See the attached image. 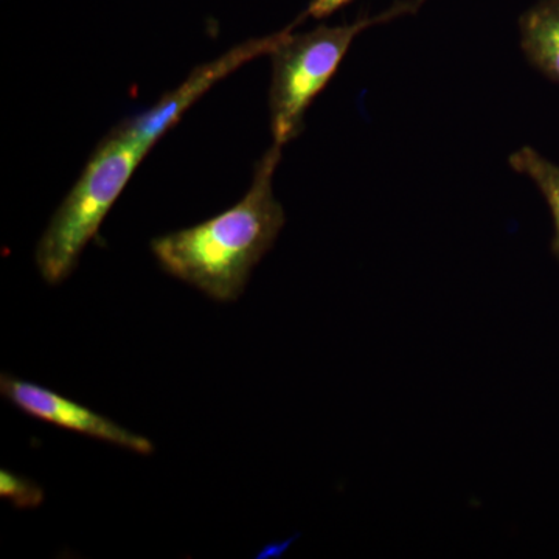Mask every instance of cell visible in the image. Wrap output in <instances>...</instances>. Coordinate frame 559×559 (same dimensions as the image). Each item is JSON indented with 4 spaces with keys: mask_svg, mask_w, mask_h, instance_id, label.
Returning a JSON list of instances; mask_svg holds the SVG:
<instances>
[{
    "mask_svg": "<svg viewBox=\"0 0 559 559\" xmlns=\"http://www.w3.org/2000/svg\"><path fill=\"white\" fill-rule=\"evenodd\" d=\"M521 47L539 72L559 83V0H539L520 17Z\"/></svg>",
    "mask_w": 559,
    "mask_h": 559,
    "instance_id": "6",
    "label": "cell"
},
{
    "mask_svg": "<svg viewBox=\"0 0 559 559\" xmlns=\"http://www.w3.org/2000/svg\"><path fill=\"white\" fill-rule=\"evenodd\" d=\"M425 0H404L377 16L360 17L352 24L293 33L271 51L272 83L270 110L275 145L283 146L304 130L312 100L333 79L353 40L367 28L415 13Z\"/></svg>",
    "mask_w": 559,
    "mask_h": 559,
    "instance_id": "3",
    "label": "cell"
},
{
    "mask_svg": "<svg viewBox=\"0 0 559 559\" xmlns=\"http://www.w3.org/2000/svg\"><path fill=\"white\" fill-rule=\"evenodd\" d=\"M510 167L532 180L549 205L555 229L551 249L559 260V165L532 146H524L511 154Z\"/></svg>",
    "mask_w": 559,
    "mask_h": 559,
    "instance_id": "7",
    "label": "cell"
},
{
    "mask_svg": "<svg viewBox=\"0 0 559 559\" xmlns=\"http://www.w3.org/2000/svg\"><path fill=\"white\" fill-rule=\"evenodd\" d=\"M349 2H352V0H312L305 16H311L314 17V20H323V17L336 13L337 10L347 5Z\"/></svg>",
    "mask_w": 559,
    "mask_h": 559,
    "instance_id": "9",
    "label": "cell"
},
{
    "mask_svg": "<svg viewBox=\"0 0 559 559\" xmlns=\"http://www.w3.org/2000/svg\"><path fill=\"white\" fill-rule=\"evenodd\" d=\"M286 31H288V28H286ZM286 31L266 36V38L248 40V43L234 47V49L227 51L226 55L219 57L218 60L200 66V68L191 72L189 79L183 81L178 90L171 92V94L165 95L162 100L157 102L156 106L145 110V112L139 114L134 119L123 121L116 130L153 148L157 140H159L165 132L171 130V128L178 123L180 117L183 116V112H186L194 102L200 100L202 95H204L213 84L218 83L219 80H223L224 76L229 75V73L240 68V66L246 64V62L252 61L253 58L266 53L271 55V51L278 46L280 40L285 38Z\"/></svg>",
    "mask_w": 559,
    "mask_h": 559,
    "instance_id": "4",
    "label": "cell"
},
{
    "mask_svg": "<svg viewBox=\"0 0 559 559\" xmlns=\"http://www.w3.org/2000/svg\"><path fill=\"white\" fill-rule=\"evenodd\" d=\"M0 496L20 509H35L44 502V491L38 484L9 469L0 471Z\"/></svg>",
    "mask_w": 559,
    "mask_h": 559,
    "instance_id": "8",
    "label": "cell"
},
{
    "mask_svg": "<svg viewBox=\"0 0 559 559\" xmlns=\"http://www.w3.org/2000/svg\"><path fill=\"white\" fill-rule=\"evenodd\" d=\"M150 150L114 130L94 151L36 248L40 277L49 285H60L75 270L81 252L98 234L103 219Z\"/></svg>",
    "mask_w": 559,
    "mask_h": 559,
    "instance_id": "2",
    "label": "cell"
},
{
    "mask_svg": "<svg viewBox=\"0 0 559 559\" xmlns=\"http://www.w3.org/2000/svg\"><path fill=\"white\" fill-rule=\"evenodd\" d=\"M0 392L17 409L33 418L40 419V421L116 444V447L138 452V454L150 455L154 452V444L145 437L121 428L112 419L103 417L97 412L91 411L90 407L64 399L53 390L43 388L35 382L20 380L10 373H2Z\"/></svg>",
    "mask_w": 559,
    "mask_h": 559,
    "instance_id": "5",
    "label": "cell"
},
{
    "mask_svg": "<svg viewBox=\"0 0 559 559\" xmlns=\"http://www.w3.org/2000/svg\"><path fill=\"white\" fill-rule=\"evenodd\" d=\"M280 157L282 146L274 143L257 164L252 186L235 207L153 240L151 249L162 270L210 299L224 304L237 300L250 272L285 226V212L272 189Z\"/></svg>",
    "mask_w": 559,
    "mask_h": 559,
    "instance_id": "1",
    "label": "cell"
}]
</instances>
